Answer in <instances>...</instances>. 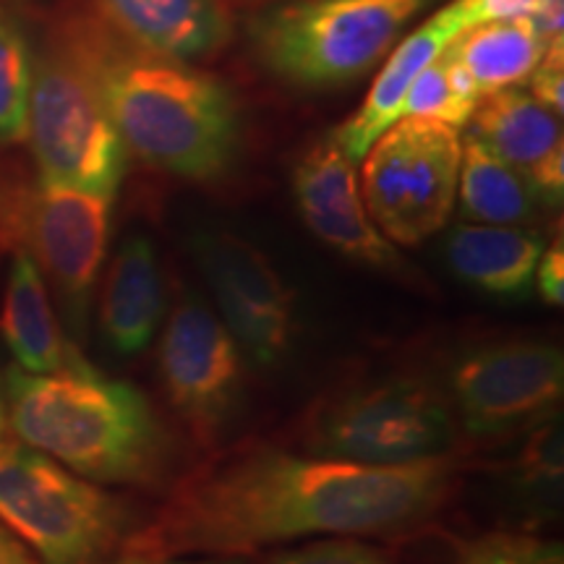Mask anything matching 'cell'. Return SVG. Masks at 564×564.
I'll return each instance as SVG.
<instances>
[{"mask_svg": "<svg viewBox=\"0 0 564 564\" xmlns=\"http://www.w3.org/2000/svg\"><path fill=\"white\" fill-rule=\"evenodd\" d=\"M447 457L358 465L259 447L204 465L152 523L126 535L112 564L246 554L308 535L394 533L423 523L453 489Z\"/></svg>", "mask_w": 564, "mask_h": 564, "instance_id": "obj_1", "label": "cell"}, {"mask_svg": "<svg viewBox=\"0 0 564 564\" xmlns=\"http://www.w3.org/2000/svg\"><path fill=\"white\" fill-rule=\"evenodd\" d=\"M87 63L126 152L188 181L230 171L241 147V110L228 84L186 61L162 58L95 19L66 30Z\"/></svg>", "mask_w": 564, "mask_h": 564, "instance_id": "obj_2", "label": "cell"}, {"mask_svg": "<svg viewBox=\"0 0 564 564\" xmlns=\"http://www.w3.org/2000/svg\"><path fill=\"white\" fill-rule=\"evenodd\" d=\"M9 426L30 447L100 484H152L173 442L137 387L108 379L70 350L58 371L6 373Z\"/></svg>", "mask_w": 564, "mask_h": 564, "instance_id": "obj_3", "label": "cell"}, {"mask_svg": "<svg viewBox=\"0 0 564 564\" xmlns=\"http://www.w3.org/2000/svg\"><path fill=\"white\" fill-rule=\"evenodd\" d=\"M436 0H291L253 24L264 66L303 89L343 87L398 45Z\"/></svg>", "mask_w": 564, "mask_h": 564, "instance_id": "obj_4", "label": "cell"}, {"mask_svg": "<svg viewBox=\"0 0 564 564\" xmlns=\"http://www.w3.org/2000/svg\"><path fill=\"white\" fill-rule=\"evenodd\" d=\"M26 139L40 178L116 199L126 147L87 63L63 34L32 63Z\"/></svg>", "mask_w": 564, "mask_h": 564, "instance_id": "obj_5", "label": "cell"}, {"mask_svg": "<svg viewBox=\"0 0 564 564\" xmlns=\"http://www.w3.org/2000/svg\"><path fill=\"white\" fill-rule=\"evenodd\" d=\"M0 523L47 564H100L123 544L118 499L30 444H0Z\"/></svg>", "mask_w": 564, "mask_h": 564, "instance_id": "obj_6", "label": "cell"}, {"mask_svg": "<svg viewBox=\"0 0 564 564\" xmlns=\"http://www.w3.org/2000/svg\"><path fill=\"white\" fill-rule=\"evenodd\" d=\"M460 129L403 116L364 154L361 194L390 243L419 246L447 225L457 199Z\"/></svg>", "mask_w": 564, "mask_h": 564, "instance_id": "obj_7", "label": "cell"}, {"mask_svg": "<svg viewBox=\"0 0 564 564\" xmlns=\"http://www.w3.org/2000/svg\"><path fill=\"white\" fill-rule=\"evenodd\" d=\"M110 204L45 178L0 188V249L26 253L53 280L76 322L87 314L108 253Z\"/></svg>", "mask_w": 564, "mask_h": 564, "instance_id": "obj_8", "label": "cell"}, {"mask_svg": "<svg viewBox=\"0 0 564 564\" xmlns=\"http://www.w3.org/2000/svg\"><path fill=\"white\" fill-rule=\"evenodd\" d=\"M308 442L316 457L358 465H408L444 457L455 442V423L432 384L387 379L322 405Z\"/></svg>", "mask_w": 564, "mask_h": 564, "instance_id": "obj_9", "label": "cell"}, {"mask_svg": "<svg viewBox=\"0 0 564 564\" xmlns=\"http://www.w3.org/2000/svg\"><path fill=\"white\" fill-rule=\"evenodd\" d=\"M463 426L499 436L552 419L564 394V358L552 343L507 340L468 350L453 369Z\"/></svg>", "mask_w": 564, "mask_h": 564, "instance_id": "obj_10", "label": "cell"}, {"mask_svg": "<svg viewBox=\"0 0 564 564\" xmlns=\"http://www.w3.org/2000/svg\"><path fill=\"white\" fill-rule=\"evenodd\" d=\"M194 259L212 288L223 324L257 366H274L293 345V293L257 246L228 230L194 236Z\"/></svg>", "mask_w": 564, "mask_h": 564, "instance_id": "obj_11", "label": "cell"}, {"mask_svg": "<svg viewBox=\"0 0 564 564\" xmlns=\"http://www.w3.org/2000/svg\"><path fill=\"white\" fill-rule=\"evenodd\" d=\"M160 373L171 405L199 436H217L241 408L243 361L223 319L188 295L160 343Z\"/></svg>", "mask_w": 564, "mask_h": 564, "instance_id": "obj_12", "label": "cell"}, {"mask_svg": "<svg viewBox=\"0 0 564 564\" xmlns=\"http://www.w3.org/2000/svg\"><path fill=\"white\" fill-rule=\"evenodd\" d=\"M293 196L308 230L340 257L379 270L400 267L394 246L366 212L356 162L327 139L303 154L293 171Z\"/></svg>", "mask_w": 564, "mask_h": 564, "instance_id": "obj_13", "label": "cell"}, {"mask_svg": "<svg viewBox=\"0 0 564 564\" xmlns=\"http://www.w3.org/2000/svg\"><path fill=\"white\" fill-rule=\"evenodd\" d=\"M468 123L470 137L531 181L541 204L562 202V116L535 102L525 89L510 87L484 95Z\"/></svg>", "mask_w": 564, "mask_h": 564, "instance_id": "obj_14", "label": "cell"}, {"mask_svg": "<svg viewBox=\"0 0 564 564\" xmlns=\"http://www.w3.org/2000/svg\"><path fill=\"white\" fill-rule=\"evenodd\" d=\"M100 21L141 51L173 61H202L232 37L225 0H95Z\"/></svg>", "mask_w": 564, "mask_h": 564, "instance_id": "obj_15", "label": "cell"}, {"mask_svg": "<svg viewBox=\"0 0 564 564\" xmlns=\"http://www.w3.org/2000/svg\"><path fill=\"white\" fill-rule=\"evenodd\" d=\"M463 26L457 24L447 6L434 13L432 19L415 26L411 34L398 40V45L387 53V63L377 74L371 84L369 97L361 108L345 121L340 129L333 133V139L340 144V150L356 162L364 160L369 147L382 133L390 129L394 121L403 118V105L408 89L413 87L415 76L421 74L429 63L442 55L444 47L453 42Z\"/></svg>", "mask_w": 564, "mask_h": 564, "instance_id": "obj_16", "label": "cell"}, {"mask_svg": "<svg viewBox=\"0 0 564 564\" xmlns=\"http://www.w3.org/2000/svg\"><path fill=\"white\" fill-rule=\"evenodd\" d=\"M544 238L520 225H457L444 241L453 272L489 295L518 299L533 288Z\"/></svg>", "mask_w": 564, "mask_h": 564, "instance_id": "obj_17", "label": "cell"}, {"mask_svg": "<svg viewBox=\"0 0 564 564\" xmlns=\"http://www.w3.org/2000/svg\"><path fill=\"white\" fill-rule=\"evenodd\" d=\"M162 319L158 251L147 236H129L112 259L102 293L105 340L121 356L150 348Z\"/></svg>", "mask_w": 564, "mask_h": 564, "instance_id": "obj_18", "label": "cell"}, {"mask_svg": "<svg viewBox=\"0 0 564 564\" xmlns=\"http://www.w3.org/2000/svg\"><path fill=\"white\" fill-rule=\"evenodd\" d=\"M0 335L17 358L19 369L30 373L58 371L68 361L70 345L61 335L45 282L37 264L26 253H13L3 308H0Z\"/></svg>", "mask_w": 564, "mask_h": 564, "instance_id": "obj_19", "label": "cell"}, {"mask_svg": "<svg viewBox=\"0 0 564 564\" xmlns=\"http://www.w3.org/2000/svg\"><path fill=\"white\" fill-rule=\"evenodd\" d=\"M544 51V42L531 19L486 21L468 26L444 47L449 61L474 84L478 97L523 87Z\"/></svg>", "mask_w": 564, "mask_h": 564, "instance_id": "obj_20", "label": "cell"}, {"mask_svg": "<svg viewBox=\"0 0 564 564\" xmlns=\"http://www.w3.org/2000/svg\"><path fill=\"white\" fill-rule=\"evenodd\" d=\"M457 199L465 220L481 225H525L541 204L531 181L470 133L463 139Z\"/></svg>", "mask_w": 564, "mask_h": 564, "instance_id": "obj_21", "label": "cell"}, {"mask_svg": "<svg viewBox=\"0 0 564 564\" xmlns=\"http://www.w3.org/2000/svg\"><path fill=\"white\" fill-rule=\"evenodd\" d=\"M478 100L481 97H478L474 84L468 82V76L442 51L440 58L429 63L415 76L413 87L408 89L403 116L434 118V121L463 129L474 116Z\"/></svg>", "mask_w": 564, "mask_h": 564, "instance_id": "obj_22", "label": "cell"}, {"mask_svg": "<svg viewBox=\"0 0 564 564\" xmlns=\"http://www.w3.org/2000/svg\"><path fill=\"white\" fill-rule=\"evenodd\" d=\"M32 63L24 30L9 11L0 9V144L26 139Z\"/></svg>", "mask_w": 564, "mask_h": 564, "instance_id": "obj_23", "label": "cell"}, {"mask_svg": "<svg viewBox=\"0 0 564 564\" xmlns=\"http://www.w3.org/2000/svg\"><path fill=\"white\" fill-rule=\"evenodd\" d=\"M520 470H523V481L533 494H546L549 499L554 491H560L562 484V426L560 421H549L528 442L523 460H520Z\"/></svg>", "mask_w": 564, "mask_h": 564, "instance_id": "obj_24", "label": "cell"}, {"mask_svg": "<svg viewBox=\"0 0 564 564\" xmlns=\"http://www.w3.org/2000/svg\"><path fill=\"white\" fill-rule=\"evenodd\" d=\"M267 564H392L387 556L369 544L350 539L316 541V544L293 549L272 556Z\"/></svg>", "mask_w": 564, "mask_h": 564, "instance_id": "obj_25", "label": "cell"}, {"mask_svg": "<svg viewBox=\"0 0 564 564\" xmlns=\"http://www.w3.org/2000/svg\"><path fill=\"white\" fill-rule=\"evenodd\" d=\"M528 95L556 116L564 112V45L546 47L539 66L528 76Z\"/></svg>", "mask_w": 564, "mask_h": 564, "instance_id": "obj_26", "label": "cell"}, {"mask_svg": "<svg viewBox=\"0 0 564 564\" xmlns=\"http://www.w3.org/2000/svg\"><path fill=\"white\" fill-rule=\"evenodd\" d=\"M533 6L535 0H453L447 3V9L457 24L468 30V26L486 24V21L528 19L533 13Z\"/></svg>", "mask_w": 564, "mask_h": 564, "instance_id": "obj_27", "label": "cell"}, {"mask_svg": "<svg viewBox=\"0 0 564 564\" xmlns=\"http://www.w3.org/2000/svg\"><path fill=\"white\" fill-rule=\"evenodd\" d=\"M468 564H554V554L520 541H491L476 549Z\"/></svg>", "mask_w": 564, "mask_h": 564, "instance_id": "obj_28", "label": "cell"}, {"mask_svg": "<svg viewBox=\"0 0 564 564\" xmlns=\"http://www.w3.org/2000/svg\"><path fill=\"white\" fill-rule=\"evenodd\" d=\"M535 288L544 295L546 303L552 306H562L564 303V249L562 238L552 249L541 253L539 267H535Z\"/></svg>", "mask_w": 564, "mask_h": 564, "instance_id": "obj_29", "label": "cell"}, {"mask_svg": "<svg viewBox=\"0 0 564 564\" xmlns=\"http://www.w3.org/2000/svg\"><path fill=\"white\" fill-rule=\"evenodd\" d=\"M528 19L533 21L544 47L564 45V0H535L533 13Z\"/></svg>", "mask_w": 564, "mask_h": 564, "instance_id": "obj_30", "label": "cell"}, {"mask_svg": "<svg viewBox=\"0 0 564 564\" xmlns=\"http://www.w3.org/2000/svg\"><path fill=\"white\" fill-rule=\"evenodd\" d=\"M0 564H37L17 533L0 523Z\"/></svg>", "mask_w": 564, "mask_h": 564, "instance_id": "obj_31", "label": "cell"}, {"mask_svg": "<svg viewBox=\"0 0 564 564\" xmlns=\"http://www.w3.org/2000/svg\"><path fill=\"white\" fill-rule=\"evenodd\" d=\"M147 564H243L238 560H192V556H171V560H158Z\"/></svg>", "mask_w": 564, "mask_h": 564, "instance_id": "obj_32", "label": "cell"}, {"mask_svg": "<svg viewBox=\"0 0 564 564\" xmlns=\"http://www.w3.org/2000/svg\"><path fill=\"white\" fill-rule=\"evenodd\" d=\"M9 411H6V398L0 392V444L6 442V434H9Z\"/></svg>", "mask_w": 564, "mask_h": 564, "instance_id": "obj_33", "label": "cell"}]
</instances>
